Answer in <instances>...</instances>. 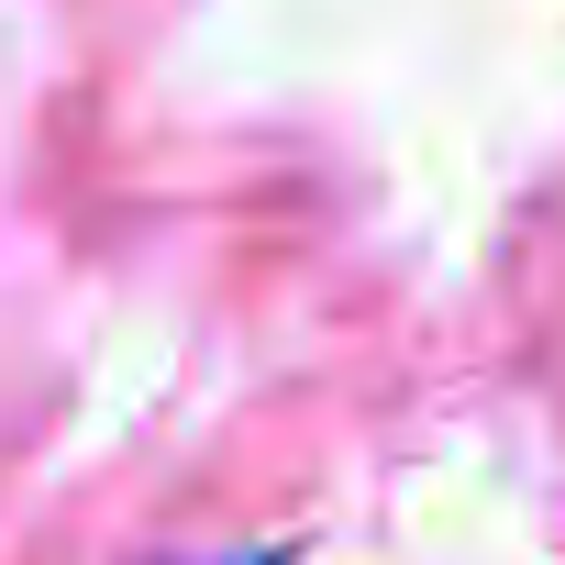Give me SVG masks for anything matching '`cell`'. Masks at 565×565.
Wrapping results in <instances>:
<instances>
[{"mask_svg":"<svg viewBox=\"0 0 565 565\" xmlns=\"http://www.w3.org/2000/svg\"><path fill=\"white\" fill-rule=\"evenodd\" d=\"M244 565H300V554H289V543H277V554H244Z\"/></svg>","mask_w":565,"mask_h":565,"instance_id":"1","label":"cell"}]
</instances>
